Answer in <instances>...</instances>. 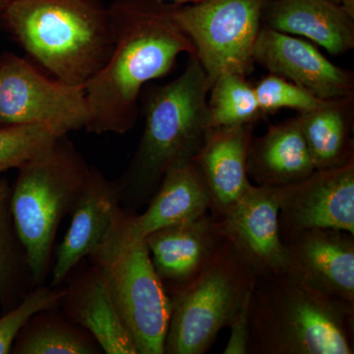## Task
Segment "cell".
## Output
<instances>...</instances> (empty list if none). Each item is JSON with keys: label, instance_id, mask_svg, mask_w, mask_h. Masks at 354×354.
Segmentation results:
<instances>
[{"label": "cell", "instance_id": "1", "mask_svg": "<svg viewBox=\"0 0 354 354\" xmlns=\"http://www.w3.org/2000/svg\"><path fill=\"white\" fill-rule=\"evenodd\" d=\"M176 6L160 0H120L109 8L113 50L85 85L88 132H129L138 120L144 86L167 75L181 55L196 57L194 44L174 17Z\"/></svg>", "mask_w": 354, "mask_h": 354}, {"label": "cell", "instance_id": "2", "mask_svg": "<svg viewBox=\"0 0 354 354\" xmlns=\"http://www.w3.org/2000/svg\"><path fill=\"white\" fill-rule=\"evenodd\" d=\"M249 329L248 354L354 353V306L288 271L257 276Z\"/></svg>", "mask_w": 354, "mask_h": 354}, {"label": "cell", "instance_id": "3", "mask_svg": "<svg viewBox=\"0 0 354 354\" xmlns=\"http://www.w3.org/2000/svg\"><path fill=\"white\" fill-rule=\"evenodd\" d=\"M211 87L199 60L189 57L180 75L149 93L143 135L127 176L118 183L121 204L148 203L169 167L195 160L209 130Z\"/></svg>", "mask_w": 354, "mask_h": 354}, {"label": "cell", "instance_id": "4", "mask_svg": "<svg viewBox=\"0 0 354 354\" xmlns=\"http://www.w3.org/2000/svg\"><path fill=\"white\" fill-rule=\"evenodd\" d=\"M1 13L22 48L68 85L85 87L113 50L109 9L95 0H13Z\"/></svg>", "mask_w": 354, "mask_h": 354}, {"label": "cell", "instance_id": "5", "mask_svg": "<svg viewBox=\"0 0 354 354\" xmlns=\"http://www.w3.org/2000/svg\"><path fill=\"white\" fill-rule=\"evenodd\" d=\"M91 171L67 135L19 169L11 189V212L34 288L48 278L58 227L73 211Z\"/></svg>", "mask_w": 354, "mask_h": 354}, {"label": "cell", "instance_id": "6", "mask_svg": "<svg viewBox=\"0 0 354 354\" xmlns=\"http://www.w3.org/2000/svg\"><path fill=\"white\" fill-rule=\"evenodd\" d=\"M122 209L88 256L101 272L138 354H165L171 299L156 272L145 239L133 232Z\"/></svg>", "mask_w": 354, "mask_h": 354}, {"label": "cell", "instance_id": "7", "mask_svg": "<svg viewBox=\"0 0 354 354\" xmlns=\"http://www.w3.org/2000/svg\"><path fill=\"white\" fill-rule=\"evenodd\" d=\"M256 278L250 264L225 239L196 278L169 292L165 353H206L250 298Z\"/></svg>", "mask_w": 354, "mask_h": 354}, {"label": "cell", "instance_id": "8", "mask_svg": "<svg viewBox=\"0 0 354 354\" xmlns=\"http://www.w3.org/2000/svg\"><path fill=\"white\" fill-rule=\"evenodd\" d=\"M267 0H200L177 4L174 17L194 44L212 85L227 74L248 76Z\"/></svg>", "mask_w": 354, "mask_h": 354}, {"label": "cell", "instance_id": "9", "mask_svg": "<svg viewBox=\"0 0 354 354\" xmlns=\"http://www.w3.org/2000/svg\"><path fill=\"white\" fill-rule=\"evenodd\" d=\"M88 122L85 87L51 80L14 53L0 57V125L48 123L69 133Z\"/></svg>", "mask_w": 354, "mask_h": 354}, {"label": "cell", "instance_id": "10", "mask_svg": "<svg viewBox=\"0 0 354 354\" xmlns=\"http://www.w3.org/2000/svg\"><path fill=\"white\" fill-rule=\"evenodd\" d=\"M277 188L281 234L309 228L354 234V160Z\"/></svg>", "mask_w": 354, "mask_h": 354}, {"label": "cell", "instance_id": "11", "mask_svg": "<svg viewBox=\"0 0 354 354\" xmlns=\"http://www.w3.org/2000/svg\"><path fill=\"white\" fill-rule=\"evenodd\" d=\"M279 214L278 188L251 184L230 206L211 215L221 235L261 276L286 271Z\"/></svg>", "mask_w": 354, "mask_h": 354}, {"label": "cell", "instance_id": "12", "mask_svg": "<svg viewBox=\"0 0 354 354\" xmlns=\"http://www.w3.org/2000/svg\"><path fill=\"white\" fill-rule=\"evenodd\" d=\"M286 271L326 295L354 306V234L309 228L281 234Z\"/></svg>", "mask_w": 354, "mask_h": 354}, {"label": "cell", "instance_id": "13", "mask_svg": "<svg viewBox=\"0 0 354 354\" xmlns=\"http://www.w3.org/2000/svg\"><path fill=\"white\" fill-rule=\"evenodd\" d=\"M254 62L323 101L354 97V75L330 62L304 39L262 25L253 51Z\"/></svg>", "mask_w": 354, "mask_h": 354}, {"label": "cell", "instance_id": "14", "mask_svg": "<svg viewBox=\"0 0 354 354\" xmlns=\"http://www.w3.org/2000/svg\"><path fill=\"white\" fill-rule=\"evenodd\" d=\"M122 209L120 184L92 169L87 185L72 211L67 234L55 252L50 286H62L81 261L94 252Z\"/></svg>", "mask_w": 354, "mask_h": 354}, {"label": "cell", "instance_id": "15", "mask_svg": "<svg viewBox=\"0 0 354 354\" xmlns=\"http://www.w3.org/2000/svg\"><path fill=\"white\" fill-rule=\"evenodd\" d=\"M151 260L167 293L196 278L225 241L211 213L160 228L145 237Z\"/></svg>", "mask_w": 354, "mask_h": 354}, {"label": "cell", "instance_id": "16", "mask_svg": "<svg viewBox=\"0 0 354 354\" xmlns=\"http://www.w3.org/2000/svg\"><path fill=\"white\" fill-rule=\"evenodd\" d=\"M262 25L304 37L333 55L354 48V4L333 0H267Z\"/></svg>", "mask_w": 354, "mask_h": 354}, {"label": "cell", "instance_id": "17", "mask_svg": "<svg viewBox=\"0 0 354 354\" xmlns=\"http://www.w3.org/2000/svg\"><path fill=\"white\" fill-rule=\"evenodd\" d=\"M254 124L209 128L195 162L211 196L209 213H221L236 201L251 183L247 153Z\"/></svg>", "mask_w": 354, "mask_h": 354}, {"label": "cell", "instance_id": "18", "mask_svg": "<svg viewBox=\"0 0 354 354\" xmlns=\"http://www.w3.org/2000/svg\"><path fill=\"white\" fill-rule=\"evenodd\" d=\"M62 304L66 318L87 330L102 353L138 354L106 281L94 265L65 288Z\"/></svg>", "mask_w": 354, "mask_h": 354}, {"label": "cell", "instance_id": "19", "mask_svg": "<svg viewBox=\"0 0 354 354\" xmlns=\"http://www.w3.org/2000/svg\"><path fill=\"white\" fill-rule=\"evenodd\" d=\"M211 209V196L195 160L172 165L162 176L149 206L132 215L133 232L145 239L160 228L195 220Z\"/></svg>", "mask_w": 354, "mask_h": 354}, {"label": "cell", "instance_id": "20", "mask_svg": "<svg viewBox=\"0 0 354 354\" xmlns=\"http://www.w3.org/2000/svg\"><path fill=\"white\" fill-rule=\"evenodd\" d=\"M315 171L297 116L270 125L264 135L251 140L247 174L257 185L283 187Z\"/></svg>", "mask_w": 354, "mask_h": 354}, {"label": "cell", "instance_id": "21", "mask_svg": "<svg viewBox=\"0 0 354 354\" xmlns=\"http://www.w3.org/2000/svg\"><path fill=\"white\" fill-rule=\"evenodd\" d=\"M354 97L328 100L297 118L315 169H330L354 160Z\"/></svg>", "mask_w": 354, "mask_h": 354}, {"label": "cell", "instance_id": "22", "mask_svg": "<svg viewBox=\"0 0 354 354\" xmlns=\"http://www.w3.org/2000/svg\"><path fill=\"white\" fill-rule=\"evenodd\" d=\"M17 354H99L97 342L87 330L46 309L32 315L21 330L12 348Z\"/></svg>", "mask_w": 354, "mask_h": 354}, {"label": "cell", "instance_id": "23", "mask_svg": "<svg viewBox=\"0 0 354 354\" xmlns=\"http://www.w3.org/2000/svg\"><path fill=\"white\" fill-rule=\"evenodd\" d=\"M11 189L6 179L0 178V301L11 302L16 295L24 297L34 288L24 248L19 241L11 212Z\"/></svg>", "mask_w": 354, "mask_h": 354}, {"label": "cell", "instance_id": "24", "mask_svg": "<svg viewBox=\"0 0 354 354\" xmlns=\"http://www.w3.org/2000/svg\"><path fill=\"white\" fill-rule=\"evenodd\" d=\"M208 97L209 128L257 122L263 118L255 88L246 76L227 74L216 79Z\"/></svg>", "mask_w": 354, "mask_h": 354}, {"label": "cell", "instance_id": "25", "mask_svg": "<svg viewBox=\"0 0 354 354\" xmlns=\"http://www.w3.org/2000/svg\"><path fill=\"white\" fill-rule=\"evenodd\" d=\"M68 133L48 123L0 125V174L19 169L46 147Z\"/></svg>", "mask_w": 354, "mask_h": 354}, {"label": "cell", "instance_id": "26", "mask_svg": "<svg viewBox=\"0 0 354 354\" xmlns=\"http://www.w3.org/2000/svg\"><path fill=\"white\" fill-rule=\"evenodd\" d=\"M65 288L44 285L32 288L17 305L0 317V354L12 353L16 339L32 315L46 309H58Z\"/></svg>", "mask_w": 354, "mask_h": 354}, {"label": "cell", "instance_id": "27", "mask_svg": "<svg viewBox=\"0 0 354 354\" xmlns=\"http://www.w3.org/2000/svg\"><path fill=\"white\" fill-rule=\"evenodd\" d=\"M254 88L263 118L283 109L304 113L319 108L325 102L283 77L271 73L261 79Z\"/></svg>", "mask_w": 354, "mask_h": 354}, {"label": "cell", "instance_id": "28", "mask_svg": "<svg viewBox=\"0 0 354 354\" xmlns=\"http://www.w3.org/2000/svg\"><path fill=\"white\" fill-rule=\"evenodd\" d=\"M249 300L242 305L228 326L230 329V335L227 346L223 349L225 354H248L249 335H250Z\"/></svg>", "mask_w": 354, "mask_h": 354}, {"label": "cell", "instance_id": "29", "mask_svg": "<svg viewBox=\"0 0 354 354\" xmlns=\"http://www.w3.org/2000/svg\"><path fill=\"white\" fill-rule=\"evenodd\" d=\"M160 1L171 2V3L177 4H187L195 3V2L200 1V0H160Z\"/></svg>", "mask_w": 354, "mask_h": 354}, {"label": "cell", "instance_id": "30", "mask_svg": "<svg viewBox=\"0 0 354 354\" xmlns=\"http://www.w3.org/2000/svg\"><path fill=\"white\" fill-rule=\"evenodd\" d=\"M11 1H13V0H0V12H2L7 4L10 3Z\"/></svg>", "mask_w": 354, "mask_h": 354}, {"label": "cell", "instance_id": "31", "mask_svg": "<svg viewBox=\"0 0 354 354\" xmlns=\"http://www.w3.org/2000/svg\"><path fill=\"white\" fill-rule=\"evenodd\" d=\"M333 1L339 2L342 4H354V0H333Z\"/></svg>", "mask_w": 354, "mask_h": 354}]
</instances>
